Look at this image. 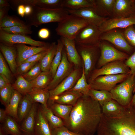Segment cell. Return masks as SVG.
I'll list each match as a JSON object with an SVG mask.
<instances>
[{
  "instance_id": "obj_1",
  "label": "cell",
  "mask_w": 135,
  "mask_h": 135,
  "mask_svg": "<svg viewBox=\"0 0 135 135\" xmlns=\"http://www.w3.org/2000/svg\"><path fill=\"white\" fill-rule=\"evenodd\" d=\"M101 107L88 95L82 96L73 106L64 126L82 135L94 134L102 115Z\"/></svg>"
},
{
  "instance_id": "obj_2",
  "label": "cell",
  "mask_w": 135,
  "mask_h": 135,
  "mask_svg": "<svg viewBox=\"0 0 135 135\" xmlns=\"http://www.w3.org/2000/svg\"><path fill=\"white\" fill-rule=\"evenodd\" d=\"M96 132V135H135V108L130 104L116 117L102 114Z\"/></svg>"
},
{
  "instance_id": "obj_3",
  "label": "cell",
  "mask_w": 135,
  "mask_h": 135,
  "mask_svg": "<svg viewBox=\"0 0 135 135\" xmlns=\"http://www.w3.org/2000/svg\"><path fill=\"white\" fill-rule=\"evenodd\" d=\"M32 6V13L26 17V23L30 26H34L38 27L43 24L52 22L58 23L69 14L67 9L64 8L49 9Z\"/></svg>"
},
{
  "instance_id": "obj_4",
  "label": "cell",
  "mask_w": 135,
  "mask_h": 135,
  "mask_svg": "<svg viewBox=\"0 0 135 135\" xmlns=\"http://www.w3.org/2000/svg\"><path fill=\"white\" fill-rule=\"evenodd\" d=\"M89 24L87 22L82 18L70 14L58 23L55 30L57 34L60 36L74 40L78 32Z\"/></svg>"
},
{
  "instance_id": "obj_5",
  "label": "cell",
  "mask_w": 135,
  "mask_h": 135,
  "mask_svg": "<svg viewBox=\"0 0 135 135\" xmlns=\"http://www.w3.org/2000/svg\"><path fill=\"white\" fill-rule=\"evenodd\" d=\"M135 90V75L129 74L110 92L112 99L126 107L130 104Z\"/></svg>"
},
{
  "instance_id": "obj_6",
  "label": "cell",
  "mask_w": 135,
  "mask_h": 135,
  "mask_svg": "<svg viewBox=\"0 0 135 135\" xmlns=\"http://www.w3.org/2000/svg\"><path fill=\"white\" fill-rule=\"evenodd\" d=\"M76 46L83 61V66L85 76L87 80L88 79L94 70L98 57L100 49L99 45L79 46L76 44Z\"/></svg>"
},
{
  "instance_id": "obj_7",
  "label": "cell",
  "mask_w": 135,
  "mask_h": 135,
  "mask_svg": "<svg viewBox=\"0 0 135 135\" xmlns=\"http://www.w3.org/2000/svg\"><path fill=\"white\" fill-rule=\"evenodd\" d=\"M102 34L99 27L89 24L76 35L74 39L76 44L79 46L98 45Z\"/></svg>"
},
{
  "instance_id": "obj_8",
  "label": "cell",
  "mask_w": 135,
  "mask_h": 135,
  "mask_svg": "<svg viewBox=\"0 0 135 135\" xmlns=\"http://www.w3.org/2000/svg\"><path fill=\"white\" fill-rule=\"evenodd\" d=\"M99 46L100 54L98 62V68L108 63L124 61L128 58L126 53L116 49L107 44L100 42Z\"/></svg>"
},
{
  "instance_id": "obj_9",
  "label": "cell",
  "mask_w": 135,
  "mask_h": 135,
  "mask_svg": "<svg viewBox=\"0 0 135 135\" xmlns=\"http://www.w3.org/2000/svg\"><path fill=\"white\" fill-rule=\"evenodd\" d=\"M130 70L124 61H116L108 63L99 68L94 69L88 78V83L101 76L120 74H129Z\"/></svg>"
},
{
  "instance_id": "obj_10",
  "label": "cell",
  "mask_w": 135,
  "mask_h": 135,
  "mask_svg": "<svg viewBox=\"0 0 135 135\" xmlns=\"http://www.w3.org/2000/svg\"><path fill=\"white\" fill-rule=\"evenodd\" d=\"M0 42L8 46L23 44L32 46L42 47L48 44L44 42L34 40L27 35L11 34L2 30H0Z\"/></svg>"
},
{
  "instance_id": "obj_11",
  "label": "cell",
  "mask_w": 135,
  "mask_h": 135,
  "mask_svg": "<svg viewBox=\"0 0 135 135\" xmlns=\"http://www.w3.org/2000/svg\"><path fill=\"white\" fill-rule=\"evenodd\" d=\"M129 74H120L99 76L89 84L91 89L110 92L118 83L125 80Z\"/></svg>"
},
{
  "instance_id": "obj_12",
  "label": "cell",
  "mask_w": 135,
  "mask_h": 135,
  "mask_svg": "<svg viewBox=\"0 0 135 135\" xmlns=\"http://www.w3.org/2000/svg\"><path fill=\"white\" fill-rule=\"evenodd\" d=\"M82 72L81 68H74L69 75L57 86L49 91L51 100L63 92L71 89L81 76Z\"/></svg>"
},
{
  "instance_id": "obj_13",
  "label": "cell",
  "mask_w": 135,
  "mask_h": 135,
  "mask_svg": "<svg viewBox=\"0 0 135 135\" xmlns=\"http://www.w3.org/2000/svg\"><path fill=\"white\" fill-rule=\"evenodd\" d=\"M62 55L61 62L57 69L55 75L46 88L49 90L55 88L69 75L74 69V66L68 60L64 47Z\"/></svg>"
},
{
  "instance_id": "obj_14",
  "label": "cell",
  "mask_w": 135,
  "mask_h": 135,
  "mask_svg": "<svg viewBox=\"0 0 135 135\" xmlns=\"http://www.w3.org/2000/svg\"><path fill=\"white\" fill-rule=\"evenodd\" d=\"M100 39L102 40L108 41L117 48L127 52H130L132 49L123 33L116 29L102 33Z\"/></svg>"
},
{
  "instance_id": "obj_15",
  "label": "cell",
  "mask_w": 135,
  "mask_h": 135,
  "mask_svg": "<svg viewBox=\"0 0 135 135\" xmlns=\"http://www.w3.org/2000/svg\"><path fill=\"white\" fill-rule=\"evenodd\" d=\"M70 14L80 17L85 20L89 24L100 27L107 18L99 15L93 8H85L78 10L67 9Z\"/></svg>"
},
{
  "instance_id": "obj_16",
  "label": "cell",
  "mask_w": 135,
  "mask_h": 135,
  "mask_svg": "<svg viewBox=\"0 0 135 135\" xmlns=\"http://www.w3.org/2000/svg\"><path fill=\"white\" fill-rule=\"evenodd\" d=\"M135 24V16L108 19L99 27L102 33L116 28H126Z\"/></svg>"
},
{
  "instance_id": "obj_17",
  "label": "cell",
  "mask_w": 135,
  "mask_h": 135,
  "mask_svg": "<svg viewBox=\"0 0 135 135\" xmlns=\"http://www.w3.org/2000/svg\"><path fill=\"white\" fill-rule=\"evenodd\" d=\"M50 45L48 44L42 47L29 46L23 44L14 45L17 50L16 62L18 66L32 56L48 49Z\"/></svg>"
},
{
  "instance_id": "obj_18",
  "label": "cell",
  "mask_w": 135,
  "mask_h": 135,
  "mask_svg": "<svg viewBox=\"0 0 135 135\" xmlns=\"http://www.w3.org/2000/svg\"><path fill=\"white\" fill-rule=\"evenodd\" d=\"M60 39L64 45L69 62L75 68H82V58L77 49L74 40L70 39L62 36H60Z\"/></svg>"
},
{
  "instance_id": "obj_19",
  "label": "cell",
  "mask_w": 135,
  "mask_h": 135,
  "mask_svg": "<svg viewBox=\"0 0 135 135\" xmlns=\"http://www.w3.org/2000/svg\"><path fill=\"white\" fill-rule=\"evenodd\" d=\"M133 4L134 1L132 0H116L113 18H127L132 16Z\"/></svg>"
},
{
  "instance_id": "obj_20",
  "label": "cell",
  "mask_w": 135,
  "mask_h": 135,
  "mask_svg": "<svg viewBox=\"0 0 135 135\" xmlns=\"http://www.w3.org/2000/svg\"><path fill=\"white\" fill-rule=\"evenodd\" d=\"M38 104L33 103L30 111L22 122V131L27 135H34Z\"/></svg>"
},
{
  "instance_id": "obj_21",
  "label": "cell",
  "mask_w": 135,
  "mask_h": 135,
  "mask_svg": "<svg viewBox=\"0 0 135 135\" xmlns=\"http://www.w3.org/2000/svg\"><path fill=\"white\" fill-rule=\"evenodd\" d=\"M0 50L12 72L15 74L18 66L16 62L17 53L15 46H8L0 44Z\"/></svg>"
},
{
  "instance_id": "obj_22",
  "label": "cell",
  "mask_w": 135,
  "mask_h": 135,
  "mask_svg": "<svg viewBox=\"0 0 135 135\" xmlns=\"http://www.w3.org/2000/svg\"><path fill=\"white\" fill-rule=\"evenodd\" d=\"M101 107L102 114L108 117H116L121 115L126 108L113 99L104 103Z\"/></svg>"
},
{
  "instance_id": "obj_23",
  "label": "cell",
  "mask_w": 135,
  "mask_h": 135,
  "mask_svg": "<svg viewBox=\"0 0 135 135\" xmlns=\"http://www.w3.org/2000/svg\"><path fill=\"white\" fill-rule=\"evenodd\" d=\"M34 135H52L50 125L38 106Z\"/></svg>"
},
{
  "instance_id": "obj_24",
  "label": "cell",
  "mask_w": 135,
  "mask_h": 135,
  "mask_svg": "<svg viewBox=\"0 0 135 135\" xmlns=\"http://www.w3.org/2000/svg\"><path fill=\"white\" fill-rule=\"evenodd\" d=\"M82 95L76 91L68 90L63 92L48 100L67 105L74 106Z\"/></svg>"
},
{
  "instance_id": "obj_25",
  "label": "cell",
  "mask_w": 135,
  "mask_h": 135,
  "mask_svg": "<svg viewBox=\"0 0 135 135\" xmlns=\"http://www.w3.org/2000/svg\"><path fill=\"white\" fill-rule=\"evenodd\" d=\"M63 0H20V4L24 5L35 6L40 8L49 9L63 8Z\"/></svg>"
},
{
  "instance_id": "obj_26",
  "label": "cell",
  "mask_w": 135,
  "mask_h": 135,
  "mask_svg": "<svg viewBox=\"0 0 135 135\" xmlns=\"http://www.w3.org/2000/svg\"><path fill=\"white\" fill-rule=\"evenodd\" d=\"M48 106L54 113L60 118L64 123L68 119L73 106L54 102L48 100Z\"/></svg>"
},
{
  "instance_id": "obj_27",
  "label": "cell",
  "mask_w": 135,
  "mask_h": 135,
  "mask_svg": "<svg viewBox=\"0 0 135 135\" xmlns=\"http://www.w3.org/2000/svg\"><path fill=\"white\" fill-rule=\"evenodd\" d=\"M38 106L48 122L51 130L64 126L63 121L55 115L48 106L41 104Z\"/></svg>"
},
{
  "instance_id": "obj_28",
  "label": "cell",
  "mask_w": 135,
  "mask_h": 135,
  "mask_svg": "<svg viewBox=\"0 0 135 135\" xmlns=\"http://www.w3.org/2000/svg\"><path fill=\"white\" fill-rule=\"evenodd\" d=\"M116 0H94V8L100 16L112 15Z\"/></svg>"
},
{
  "instance_id": "obj_29",
  "label": "cell",
  "mask_w": 135,
  "mask_h": 135,
  "mask_svg": "<svg viewBox=\"0 0 135 135\" xmlns=\"http://www.w3.org/2000/svg\"><path fill=\"white\" fill-rule=\"evenodd\" d=\"M49 91L46 88H33L27 94L33 103L38 102L42 105L48 106L50 97Z\"/></svg>"
},
{
  "instance_id": "obj_30",
  "label": "cell",
  "mask_w": 135,
  "mask_h": 135,
  "mask_svg": "<svg viewBox=\"0 0 135 135\" xmlns=\"http://www.w3.org/2000/svg\"><path fill=\"white\" fill-rule=\"evenodd\" d=\"M22 96L21 94L14 90L10 100L5 109L7 115L12 117L18 122V108Z\"/></svg>"
},
{
  "instance_id": "obj_31",
  "label": "cell",
  "mask_w": 135,
  "mask_h": 135,
  "mask_svg": "<svg viewBox=\"0 0 135 135\" xmlns=\"http://www.w3.org/2000/svg\"><path fill=\"white\" fill-rule=\"evenodd\" d=\"M17 121L13 118L7 115L2 126L6 135H22V131Z\"/></svg>"
},
{
  "instance_id": "obj_32",
  "label": "cell",
  "mask_w": 135,
  "mask_h": 135,
  "mask_svg": "<svg viewBox=\"0 0 135 135\" xmlns=\"http://www.w3.org/2000/svg\"><path fill=\"white\" fill-rule=\"evenodd\" d=\"M52 79L49 70L42 72L36 78L30 82L33 88L45 89L48 87Z\"/></svg>"
},
{
  "instance_id": "obj_33",
  "label": "cell",
  "mask_w": 135,
  "mask_h": 135,
  "mask_svg": "<svg viewBox=\"0 0 135 135\" xmlns=\"http://www.w3.org/2000/svg\"><path fill=\"white\" fill-rule=\"evenodd\" d=\"M94 0H63L62 7L66 9L78 10L94 8Z\"/></svg>"
},
{
  "instance_id": "obj_34",
  "label": "cell",
  "mask_w": 135,
  "mask_h": 135,
  "mask_svg": "<svg viewBox=\"0 0 135 135\" xmlns=\"http://www.w3.org/2000/svg\"><path fill=\"white\" fill-rule=\"evenodd\" d=\"M57 48V44L53 42L51 44L48 51L40 62L42 72L49 71L51 64L55 55Z\"/></svg>"
},
{
  "instance_id": "obj_35",
  "label": "cell",
  "mask_w": 135,
  "mask_h": 135,
  "mask_svg": "<svg viewBox=\"0 0 135 135\" xmlns=\"http://www.w3.org/2000/svg\"><path fill=\"white\" fill-rule=\"evenodd\" d=\"M33 104L28 94L23 95L20 102L18 108V122H22L30 111Z\"/></svg>"
},
{
  "instance_id": "obj_36",
  "label": "cell",
  "mask_w": 135,
  "mask_h": 135,
  "mask_svg": "<svg viewBox=\"0 0 135 135\" xmlns=\"http://www.w3.org/2000/svg\"><path fill=\"white\" fill-rule=\"evenodd\" d=\"M12 85L15 90L23 95L27 94L33 89L30 82L25 79L22 75L17 76L16 80Z\"/></svg>"
},
{
  "instance_id": "obj_37",
  "label": "cell",
  "mask_w": 135,
  "mask_h": 135,
  "mask_svg": "<svg viewBox=\"0 0 135 135\" xmlns=\"http://www.w3.org/2000/svg\"><path fill=\"white\" fill-rule=\"evenodd\" d=\"M91 89L90 84L87 82L82 66V72L81 76L73 88L69 90L76 91L81 94L82 96H87L88 95L89 92Z\"/></svg>"
},
{
  "instance_id": "obj_38",
  "label": "cell",
  "mask_w": 135,
  "mask_h": 135,
  "mask_svg": "<svg viewBox=\"0 0 135 135\" xmlns=\"http://www.w3.org/2000/svg\"><path fill=\"white\" fill-rule=\"evenodd\" d=\"M88 95L98 102L101 106L104 103L112 99L110 92L105 90L91 89Z\"/></svg>"
},
{
  "instance_id": "obj_39",
  "label": "cell",
  "mask_w": 135,
  "mask_h": 135,
  "mask_svg": "<svg viewBox=\"0 0 135 135\" xmlns=\"http://www.w3.org/2000/svg\"><path fill=\"white\" fill-rule=\"evenodd\" d=\"M64 47V45L61 40L60 39L58 40L56 52L50 70L53 78L61 62L62 58V52Z\"/></svg>"
},
{
  "instance_id": "obj_40",
  "label": "cell",
  "mask_w": 135,
  "mask_h": 135,
  "mask_svg": "<svg viewBox=\"0 0 135 135\" xmlns=\"http://www.w3.org/2000/svg\"><path fill=\"white\" fill-rule=\"evenodd\" d=\"M15 26L26 27L29 26L26 24V22L17 17L8 15L0 21V28H8Z\"/></svg>"
},
{
  "instance_id": "obj_41",
  "label": "cell",
  "mask_w": 135,
  "mask_h": 135,
  "mask_svg": "<svg viewBox=\"0 0 135 135\" xmlns=\"http://www.w3.org/2000/svg\"><path fill=\"white\" fill-rule=\"evenodd\" d=\"M14 90L11 84L0 90V101L5 107L10 100Z\"/></svg>"
},
{
  "instance_id": "obj_42",
  "label": "cell",
  "mask_w": 135,
  "mask_h": 135,
  "mask_svg": "<svg viewBox=\"0 0 135 135\" xmlns=\"http://www.w3.org/2000/svg\"><path fill=\"white\" fill-rule=\"evenodd\" d=\"M0 76L8 82L11 83L12 80L11 72L2 53L0 52Z\"/></svg>"
},
{
  "instance_id": "obj_43",
  "label": "cell",
  "mask_w": 135,
  "mask_h": 135,
  "mask_svg": "<svg viewBox=\"0 0 135 135\" xmlns=\"http://www.w3.org/2000/svg\"><path fill=\"white\" fill-rule=\"evenodd\" d=\"M30 27L29 26L26 27L15 26L10 27L0 28V30L11 34L27 35L31 34L32 32Z\"/></svg>"
},
{
  "instance_id": "obj_44",
  "label": "cell",
  "mask_w": 135,
  "mask_h": 135,
  "mask_svg": "<svg viewBox=\"0 0 135 135\" xmlns=\"http://www.w3.org/2000/svg\"><path fill=\"white\" fill-rule=\"evenodd\" d=\"M42 72L40 63L38 62L28 71L22 75L30 82L36 78Z\"/></svg>"
},
{
  "instance_id": "obj_45",
  "label": "cell",
  "mask_w": 135,
  "mask_h": 135,
  "mask_svg": "<svg viewBox=\"0 0 135 135\" xmlns=\"http://www.w3.org/2000/svg\"><path fill=\"white\" fill-rule=\"evenodd\" d=\"M125 29L123 34L129 44L135 46V30L132 25Z\"/></svg>"
},
{
  "instance_id": "obj_46",
  "label": "cell",
  "mask_w": 135,
  "mask_h": 135,
  "mask_svg": "<svg viewBox=\"0 0 135 135\" xmlns=\"http://www.w3.org/2000/svg\"><path fill=\"white\" fill-rule=\"evenodd\" d=\"M37 62H25L20 64L18 66L15 74L18 76L26 73Z\"/></svg>"
},
{
  "instance_id": "obj_47",
  "label": "cell",
  "mask_w": 135,
  "mask_h": 135,
  "mask_svg": "<svg viewBox=\"0 0 135 135\" xmlns=\"http://www.w3.org/2000/svg\"><path fill=\"white\" fill-rule=\"evenodd\" d=\"M52 135H82L69 130L65 126L51 130Z\"/></svg>"
},
{
  "instance_id": "obj_48",
  "label": "cell",
  "mask_w": 135,
  "mask_h": 135,
  "mask_svg": "<svg viewBox=\"0 0 135 135\" xmlns=\"http://www.w3.org/2000/svg\"><path fill=\"white\" fill-rule=\"evenodd\" d=\"M124 63L130 69L129 75H135V51L126 59Z\"/></svg>"
},
{
  "instance_id": "obj_49",
  "label": "cell",
  "mask_w": 135,
  "mask_h": 135,
  "mask_svg": "<svg viewBox=\"0 0 135 135\" xmlns=\"http://www.w3.org/2000/svg\"><path fill=\"white\" fill-rule=\"evenodd\" d=\"M49 48L46 50L42 51L32 56L23 63L40 62L46 54Z\"/></svg>"
},
{
  "instance_id": "obj_50",
  "label": "cell",
  "mask_w": 135,
  "mask_h": 135,
  "mask_svg": "<svg viewBox=\"0 0 135 135\" xmlns=\"http://www.w3.org/2000/svg\"><path fill=\"white\" fill-rule=\"evenodd\" d=\"M38 35L39 37L42 39H46L48 38L50 35V32L49 30L46 28H42L39 30Z\"/></svg>"
},
{
  "instance_id": "obj_51",
  "label": "cell",
  "mask_w": 135,
  "mask_h": 135,
  "mask_svg": "<svg viewBox=\"0 0 135 135\" xmlns=\"http://www.w3.org/2000/svg\"><path fill=\"white\" fill-rule=\"evenodd\" d=\"M17 11L18 14L22 17H24L25 15V6L23 4L18 5L17 7Z\"/></svg>"
},
{
  "instance_id": "obj_52",
  "label": "cell",
  "mask_w": 135,
  "mask_h": 135,
  "mask_svg": "<svg viewBox=\"0 0 135 135\" xmlns=\"http://www.w3.org/2000/svg\"><path fill=\"white\" fill-rule=\"evenodd\" d=\"M9 7H6L0 8V21L4 17L8 15L7 13Z\"/></svg>"
},
{
  "instance_id": "obj_53",
  "label": "cell",
  "mask_w": 135,
  "mask_h": 135,
  "mask_svg": "<svg viewBox=\"0 0 135 135\" xmlns=\"http://www.w3.org/2000/svg\"><path fill=\"white\" fill-rule=\"evenodd\" d=\"M7 114L5 110L3 108H0V122L3 123L4 121Z\"/></svg>"
},
{
  "instance_id": "obj_54",
  "label": "cell",
  "mask_w": 135,
  "mask_h": 135,
  "mask_svg": "<svg viewBox=\"0 0 135 135\" xmlns=\"http://www.w3.org/2000/svg\"><path fill=\"white\" fill-rule=\"evenodd\" d=\"M9 83L1 76H0V90L7 86Z\"/></svg>"
},
{
  "instance_id": "obj_55",
  "label": "cell",
  "mask_w": 135,
  "mask_h": 135,
  "mask_svg": "<svg viewBox=\"0 0 135 135\" xmlns=\"http://www.w3.org/2000/svg\"><path fill=\"white\" fill-rule=\"evenodd\" d=\"M25 6V14L26 16L30 15L32 13V6L26 5Z\"/></svg>"
},
{
  "instance_id": "obj_56",
  "label": "cell",
  "mask_w": 135,
  "mask_h": 135,
  "mask_svg": "<svg viewBox=\"0 0 135 135\" xmlns=\"http://www.w3.org/2000/svg\"><path fill=\"white\" fill-rule=\"evenodd\" d=\"M8 1L6 0H0V8L9 7L10 5Z\"/></svg>"
},
{
  "instance_id": "obj_57",
  "label": "cell",
  "mask_w": 135,
  "mask_h": 135,
  "mask_svg": "<svg viewBox=\"0 0 135 135\" xmlns=\"http://www.w3.org/2000/svg\"><path fill=\"white\" fill-rule=\"evenodd\" d=\"M130 104L131 106L135 108V92L134 94Z\"/></svg>"
},
{
  "instance_id": "obj_58",
  "label": "cell",
  "mask_w": 135,
  "mask_h": 135,
  "mask_svg": "<svg viewBox=\"0 0 135 135\" xmlns=\"http://www.w3.org/2000/svg\"><path fill=\"white\" fill-rule=\"evenodd\" d=\"M0 135H7L4 132L1 124L0 126Z\"/></svg>"
},
{
  "instance_id": "obj_59",
  "label": "cell",
  "mask_w": 135,
  "mask_h": 135,
  "mask_svg": "<svg viewBox=\"0 0 135 135\" xmlns=\"http://www.w3.org/2000/svg\"><path fill=\"white\" fill-rule=\"evenodd\" d=\"M94 135V134H90V135Z\"/></svg>"
},
{
  "instance_id": "obj_60",
  "label": "cell",
  "mask_w": 135,
  "mask_h": 135,
  "mask_svg": "<svg viewBox=\"0 0 135 135\" xmlns=\"http://www.w3.org/2000/svg\"></svg>"
}]
</instances>
